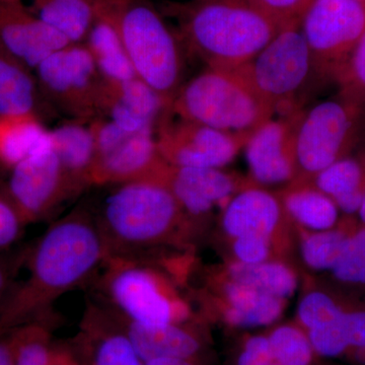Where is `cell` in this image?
Here are the masks:
<instances>
[{
    "label": "cell",
    "mask_w": 365,
    "mask_h": 365,
    "mask_svg": "<svg viewBox=\"0 0 365 365\" xmlns=\"http://www.w3.org/2000/svg\"><path fill=\"white\" fill-rule=\"evenodd\" d=\"M109 257L93 212L78 207L60 218L28 248V275L13 283L0 302V333L54 322V302L88 282Z\"/></svg>",
    "instance_id": "cell-1"
},
{
    "label": "cell",
    "mask_w": 365,
    "mask_h": 365,
    "mask_svg": "<svg viewBox=\"0 0 365 365\" xmlns=\"http://www.w3.org/2000/svg\"><path fill=\"white\" fill-rule=\"evenodd\" d=\"M165 7L185 49L220 71L244 66L283 29L251 0H188Z\"/></svg>",
    "instance_id": "cell-2"
},
{
    "label": "cell",
    "mask_w": 365,
    "mask_h": 365,
    "mask_svg": "<svg viewBox=\"0 0 365 365\" xmlns=\"http://www.w3.org/2000/svg\"><path fill=\"white\" fill-rule=\"evenodd\" d=\"M165 172L109 186L93 215L110 257L139 260L181 227L186 215L163 179Z\"/></svg>",
    "instance_id": "cell-3"
},
{
    "label": "cell",
    "mask_w": 365,
    "mask_h": 365,
    "mask_svg": "<svg viewBox=\"0 0 365 365\" xmlns=\"http://www.w3.org/2000/svg\"><path fill=\"white\" fill-rule=\"evenodd\" d=\"M112 13L137 78L170 107L184 81L177 31L150 0H113Z\"/></svg>",
    "instance_id": "cell-4"
},
{
    "label": "cell",
    "mask_w": 365,
    "mask_h": 365,
    "mask_svg": "<svg viewBox=\"0 0 365 365\" xmlns=\"http://www.w3.org/2000/svg\"><path fill=\"white\" fill-rule=\"evenodd\" d=\"M170 114L249 138L275 113L234 71L206 67L182 83Z\"/></svg>",
    "instance_id": "cell-5"
},
{
    "label": "cell",
    "mask_w": 365,
    "mask_h": 365,
    "mask_svg": "<svg viewBox=\"0 0 365 365\" xmlns=\"http://www.w3.org/2000/svg\"><path fill=\"white\" fill-rule=\"evenodd\" d=\"M100 287L106 306L120 317L143 325L188 321L189 309L168 280L148 264L109 257Z\"/></svg>",
    "instance_id": "cell-6"
},
{
    "label": "cell",
    "mask_w": 365,
    "mask_h": 365,
    "mask_svg": "<svg viewBox=\"0 0 365 365\" xmlns=\"http://www.w3.org/2000/svg\"><path fill=\"white\" fill-rule=\"evenodd\" d=\"M234 72L281 116L300 112L297 96L309 79L318 78L299 24L284 26L251 61Z\"/></svg>",
    "instance_id": "cell-7"
},
{
    "label": "cell",
    "mask_w": 365,
    "mask_h": 365,
    "mask_svg": "<svg viewBox=\"0 0 365 365\" xmlns=\"http://www.w3.org/2000/svg\"><path fill=\"white\" fill-rule=\"evenodd\" d=\"M365 132V108L338 97L300 113L295 135L299 182L349 157Z\"/></svg>",
    "instance_id": "cell-8"
},
{
    "label": "cell",
    "mask_w": 365,
    "mask_h": 365,
    "mask_svg": "<svg viewBox=\"0 0 365 365\" xmlns=\"http://www.w3.org/2000/svg\"><path fill=\"white\" fill-rule=\"evenodd\" d=\"M34 74L50 111L81 122L102 114L104 81L85 44L68 45L52 53Z\"/></svg>",
    "instance_id": "cell-9"
},
{
    "label": "cell",
    "mask_w": 365,
    "mask_h": 365,
    "mask_svg": "<svg viewBox=\"0 0 365 365\" xmlns=\"http://www.w3.org/2000/svg\"><path fill=\"white\" fill-rule=\"evenodd\" d=\"M314 71L335 81L365 31V0H313L299 23Z\"/></svg>",
    "instance_id": "cell-10"
},
{
    "label": "cell",
    "mask_w": 365,
    "mask_h": 365,
    "mask_svg": "<svg viewBox=\"0 0 365 365\" xmlns=\"http://www.w3.org/2000/svg\"><path fill=\"white\" fill-rule=\"evenodd\" d=\"M78 193L53 148L49 130L42 145L11 168L4 195L28 225L43 220Z\"/></svg>",
    "instance_id": "cell-11"
},
{
    "label": "cell",
    "mask_w": 365,
    "mask_h": 365,
    "mask_svg": "<svg viewBox=\"0 0 365 365\" xmlns=\"http://www.w3.org/2000/svg\"><path fill=\"white\" fill-rule=\"evenodd\" d=\"M158 150L176 168L222 169L232 163L249 138L216 130L165 113L155 130Z\"/></svg>",
    "instance_id": "cell-12"
},
{
    "label": "cell",
    "mask_w": 365,
    "mask_h": 365,
    "mask_svg": "<svg viewBox=\"0 0 365 365\" xmlns=\"http://www.w3.org/2000/svg\"><path fill=\"white\" fill-rule=\"evenodd\" d=\"M300 113L271 118L249 137L245 148L252 181L258 185H282L299 177L295 135Z\"/></svg>",
    "instance_id": "cell-13"
},
{
    "label": "cell",
    "mask_w": 365,
    "mask_h": 365,
    "mask_svg": "<svg viewBox=\"0 0 365 365\" xmlns=\"http://www.w3.org/2000/svg\"><path fill=\"white\" fill-rule=\"evenodd\" d=\"M69 346L81 365H146L110 307L91 304Z\"/></svg>",
    "instance_id": "cell-14"
},
{
    "label": "cell",
    "mask_w": 365,
    "mask_h": 365,
    "mask_svg": "<svg viewBox=\"0 0 365 365\" xmlns=\"http://www.w3.org/2000/svg\"><path fill=\"white\" fill-rule=\"evenodd\" d=\"M167 167L158 150L155 131L135 132L96 158L91 185L111 186L157 177Z\"/></svg>",
    "instance_id": "cell-15"
},
{
    "label": "cell",
    "mask_w": 365,
    "mask_h": 365,
    "mask_svg": "<svg viewBox=\"0 0 365 365\" xmlns=\"http://www.w3.org/2000/svg\"><path fill=\"white\" fill-rule=\"evenodd\" d=\"M0 44L33 71L52 53L71 45L18 0H0Z\"/></svg>",
    "instance_id": "cell-16"
},
{
    "label": "cell",
    "mask_w": 365,
    "mask_h": 365,
    "mask_svg": "<svg viewBox=\"0 0 365 365\" xmlns=\"http://www.w3.org/2000/svg\"><path fill=\"white\" fill-rule=\"evenodd\" d=\"M163 179L185 215L193 218L207 215L215 206L227 205L240 191L237 180L222 169L169 165Z\"/></svg>",
    "instance_id": "cell-17"
},
{
    "label": "cell",
    "mask_w": 365,
    "mask_h": 365,
    "mask_svg": "<svg viewBox=\"0 0 365 365\" xmlns=\"http://www.w3.org/2000/svg\"><path fill=\"white\" fill-rule=\"evenodd\" d=\"M170 107L139 78L121 83H106L102 114L123 130L135 133L155 131Z\"/></svg>",
    "instance_id": "cell-18"
},
{
    "label": "cell",
    "mask_w": 365,
    "mask_h": 365,
    "mask_svg": "<svg viewBox=\"0 0 365 365\" xmlns=\"http://www.w3.org/2000/svg\"><path fill=\"white\" fill-rule=\"evenodd\" d=\"M114 314L144 361L155 359H187L200 361L205 349V338L188 322L143 325L127 321L115 312Z\"/></svg>",
    "instance_id": "cell-19"
},
{
    "label": "cell",
    "mask_w": 365,
    "mask_h": 365,
    "mask_svg": "<svg viewBox=\"0 0 365 365\" xmlns=\"http://www.w3.org/2000/svg\"><path fill=\"white\" fill-rule=\"evenodd\" d=\"M284 216L280 197L258 187H244L225 206L222 228L232 239L261 235L273 240Z\"/></svg>",
    "instance_id": "cell-20"
},
{
    "label": "cell",
    "mask_w": 365,
    "mask_h": 365,
    "mask_svg": "<svg viewBox=\"0 0 365 365\" xmlns=\"http://www.w3.org/2000/svg\"><path fill=\"white\" fill-rule=\"evenodd\" d=\"M29 13L66 38L83 44L109 0H18Z\"/></svg>",
    "instance_id": "cell-21"
},
{
    "label": "cell",
    "mask_w": 365,
    "mask_h": 365,
    "mask_svg": "<svg viewBox=\"0 0 365 365\" xmlns=\"http://www.w3.org/2000/svg\"><path fill=\"white\" fill-rule=\"evenodd\" d=\"M113 0L93 24L83 44L90 51L103 81L121 83L137 78L112 13Z\"/></svg>",
    "instance_id": "cell-22"
},
{
    "label": "cell",
    "mask_w": 365,
    "mask_h": 365,
    "mask_svg": "<svg viewBox=\"0 0 365 365\" xmlns=\"http://www.w3.org/2000/svg\"><path fill=\"white\" fill-rule=\"evenodd\" d=\"M32 69L0 44V118L43 116L46 111Z\"/></svg>",
    "instance_id": "cell-23"
},
{
    "label": "cell",
    "mask_w": 365,
    "mask_h": 365,
    "mask_svg": "<svg viewBox=\"0 0 365 365\" xmlns=\"http://www.w3.org/2000/svg\"><path fill=\"white\" fill-rule=\"evenodd\" d=\"M53 148L76 191L91 186L96 143L90 122L72 121L50 130Z\"/></svg>",
    "instance_id": "cell-24"
},
{
    "label": "cell",
    "mask_w": 365,
    "mask_h": 365,
    "mask_svg": "<svg viewBox=\"0 0 365 365\" xmlns=\"http://www.w3.org/2000/svg\"><path fill=\"white\" fill-rule=\"evenodd\" d=\"M223 319L234 328L272 325L280 318L285 300L247 285L227 280L222 285Z\"/></svg>",
    "instance_id": "cell-25"
},
{
    "label": "cell",
    "mask_w": 365,
    "mask_h": 365,
    "mask_svg": "<svg viewBox=\"0 0 365 365\" xmlns=\"http://www.w3.org/2000/svg\"><path fill=\"white\" fill-rule=\"evenodd\" d=\"M345 216L359 213L365 195V160L346 157L321 170L311 180Z\"/></svg>",
    "instance_id": "cell-26"
},
{
    "label": "cell",
    "mask_w": 365,
    "mask_h": 365,
    "mask_svg": "<svg viewBox=\"0 0 365 365\" xmlns=\"http://www.w3.org/2000/svg\"><path fill=\"white\" fill-rule=\"evenodd\" d=\"M280 200L285 215L309 232L331 230L340 222L335 202L309 182L295 181L282 192Z\"/></svg>",
    "instance_id": "cell-27"
},
{
    "label": "cell",
    "mask_w": 365,
    "mask_h": 365,
    "mask_svg": "<svg viewBox=\"0 0 365 365\" xmlns=\"http://www.w3.org/2000/svg\"><path fill=\"white\" fill-rule=\"evenodd\" d=\"M227 280L284 300L294 295L299 284L294 269L276 260L252 265L234 262L227 267Z\"/></svg>",
    "instance_id": "cell-28"
},
{
    "label": "cell",
    "mask_w": 365,
    "mask_h": 365,
    "mask_svg": "<svg viewBox=\"0 0 365 365\" xmlns=\"http://www.w3.org/2000/svg\"><path fill=\"white\" fill-rule=\"evenodd\" d=\"M49 130L40 118H0V163L11 170L47 140Z\"/></svg>",
    "instance_id": "cell-29"
},
{
    "label": "cell",
    "mask_w": 365,
    "mask_h": 365,
    "mask_svg": "<svg viewBox=\"0 0 365 365\" xmlns=\"http://www.w3.org/2000/svg\"><path fill=\"white\" fill-rule=\"evenodd\" d=\"M357 227L359 222L352 216H345L331 230L304 235L300 244V253L307 267L316 271L332 270Z\"/></svg>",
    "instance_id": "cell-30"
},
{
    "label": "cell",
    "mask_w": 365,
    "mask_h": 365,
    "mask_svg": "<svg viewBox=\"0 0 365 365\" xmlns=\"http://www.w3.org/2000/svg\"><path fill=\"white\" fill-rule=\"evenodd\" d=\"M266 336L278 364L314 365L316 353L307 333L299 325L277 326Z\"/></svg>",
    "instance_id": "cell-31"
},
{
    "label": "cell",
    "mask_w": 365,
    "mask_h": 365,
    "mask_svg": "<svg viewBox=\"0 0 365 365\" xmlns=\"http://www.w3.org/2000/svg\"><path fill=\"white\" fill-rule=\"evenodd\" d=\"M55 322H38L21 327V342L16 365H50L55 344L52 329Z\"/></svg>",
    "instance_id": "cell-32"
},
{
    "label": "cell",
    "mask_w": 365,
    "mask_h": 365,
    "mask_svg": "<svg viewBox=\"0 0 365 365\" xmlns=\"http://www.w3.org/2000/svg\"><path fill=\"white\" fill-rule=\"evenodd\" d=\"M346 304L323 290L307 292L297 307V325L306 332L328 325L344 313Z\"/></svg>",
    "instance_id": "cell-33"
},
{
    "label": "cell",
    "mask_w": 365,
    "mask_h": 365,
    "mask_svg": "<svg viewBox=\"0 0 365 365\" xmlns=\"http://www.w3.org/2000/svg\"><path fill=\"white\" fill-rule=\"evenodd\" d=\"M331 272L336 281L346 287L365 289V225L353 232L339 260Z\"/></svg>",
    "instance_id": "cell-34"
},
{
    "label": "cell",
    "mask_w": 365,
    "mask_h": 365,
    "mask_svg": "<svg viewBox=\"0 0 365 365\" xmlns=\"http://www.w3.org/2000/svg\"><path fill=\"white\" fill-rule=\"evenodd\" d=\"M335 83L339 86L340 98L365 108V31Z\"/></svg>",
    "instance_id": "cell-35"
},
{
    "label": "cell",
    "mask_w": 365,
    "mask_h": 365,
    "mask_svg": "<svg viewBox=\"0 0 365 365\" xmlns=\"http://www.w3.org/2000/svg\"><path fill=\"white\" fill-rule=\"evenodd\" d=\"M273 240L261 235H242L232 239V253L235 262L242 264H259L269 261Z\"/></svg>",
    "instance_id": "cell-36"
},
{
    "label": "cell",
    "mask_w": 365,
    "mask_h": 365,
    "mask_svg": "<svg viewBox=\"0 0 365 365\" xmlns=\"http://www.w3.org/2000/svg\"><path fill=\"white\" fill-rule=\"evenodd\" d=\"M263 13L283 28L299 24L300 18L313 0H251Z\"/></svg>",
    "instance_id": "cell-37"
},
{
    "label": "cell",
    "mask_w": 365,
    "mask_h": 365,
    "mask_svg": "<svg viewBox=\"0 0 365 365\" xmlns=\"http://www.w3.org/2000/svg\"><path fill=\"white\" fill-rule=\"evenodd\" d=\"M235 365H279L274 359L266 335L250 336L242 341Z\"/></svg>",
    "instance_id": "cell-38"
},
{
    "label": "cell",
    "mask_w": 365,
    "mask_h": 365,
    "mask_svg": "<svg viewBox=\"0 0 365 365\" xmlns=\"http://www.w3.org/2000/svg\"><path fill=\"white\" fill-rule=\"evenodd\" d=\"M25 223L6 196L0 195V250L11 247L20 237Z\"/></svg>",
    "instance_id": "cell-39"
},
{
    "label": "cell",
    "mask_w": 365,
    "mask_h": 365,
    "mask_svg": "<svg viewBox=\"0 0 365 365\" xmlns=\"http://www.w3.org/2000/svg\"><path fill=\"white\" fill-rule=\"evenodd\" d=\"M346 323L349 344L348 353L353 350L365 349V307L347 304Z\"/></svg>",
    "instance_id": "cell-40"
},
{
    "label": "cell",
    "mask_w": 365,
    "mask_h": 365,
    "mask_svg": "<svg viewBox=\"0 0 365 365\" xmlns=\"http://www.w3.org/2000/svg\"><path fill=\"white\" fill-rule=\"evenodd\" d=\"M26 252L28 248L23 249L18 253L0 255V302L13 284L16 273L25 264Z\"/></svg>",
    "instance_id": "cell-41"
},
{
    "label": "cell",
    "mask_w": 365,
    "mask_h": 365,
    "mask_svg": "<svg viewBox=\"0 0 365 365\" xmlns=\"http://www.w3.org/2000/svg\"><path fill=\"white\" fill-rule=\"evenodd\" d=\"M21 342V327L0 333V365H16Z\"/></svg>",
    "instance_id": "cell-42"
},
{
    "label": "cell",
    "mask_w": 365,
    "mask_h": 365,
    "mask_svg": "<svg viewBox=\"0 0 365 365\" xmlns=\"http://www.w3.org/2000/svg\"><path fill=\"white\" fill-rule=\"evenodd\" d=\"M50 365H81L69 344H55L54 354Z\"/></svg>",
    "instance_id": "cell-43"
},
{
    "label": "cell",
    "mask_w": 365,
    "mask_h": 365,
    "mask_svg": "<svg viewBox=\"0 0 365 365\" xmlns=\"http://www.w3.org/2000/svg\"><path fill=\"white\" fill-rule=\"evenodd\" d=\"M146 365H202L199 360L187 359H155L146 361Z\"/></svg>",
    "instance_id": "cell-44"
},
{
    "label": "cell",
    "mask_w": 365,
    "mask_h": 365,
    "mask_svg": "<svg viewBox=\"0 0 365 365\" xmlns=\"http://www.w3.org/2000/svg\"><path fill=\"white\" fill-rule=\"evenodd\" d=\"M357 215H359L360 223L365 225V195L364 201H362L361 206H360V209Z\"/></svg>",
    "instance_id": "cell-45"
},
{
    "label": "cell",
    "mask_w": 365,
    "mask_h": 365,
    "mask_svg": "<svg viewBox=\"0 0 365 365\" xmlns=\"http://www.w3.org/2000/svg\"><path fill=\"white\" fill-rule=\"evenodd\" d=\"M364 160H365V158H364Z\"/></svg>",
    "instance_id": "cell-46"
},
{
    "label": "cell",
    "mask_w": 365,
    "mask_h": 365,
    "mask_svg": "<svg viewBox=\"0 0 365 365\" xmlns=\"http://www.w3.org/2000/svg\"><path fill=\"white\" fill-rule=\"evenodd\" d=\"M314 365H316V364H314Z\"/></svg>",
    "instance_id": "cell-47"
}]
</instances>
